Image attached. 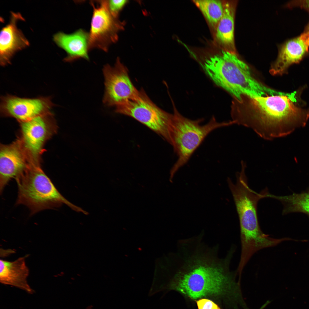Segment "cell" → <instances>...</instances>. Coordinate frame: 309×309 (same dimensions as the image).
Here are the masks:
<instances>
[{
    "instance_id": "14",
    "label": "cell",
    "mask_w": 309,
    "mask_h": 309,
    "mask_svg": "<svg viewBox=\"0 0 309 309\" xmlns=\"http://www.w3.org/2000/svg\"><path fill=\"white\" fill-rule=\"evenodd\" d=\"M309 31L283 44L280 48L275 62L272 64L270 73L273 75L286 73L288 67L299 62L308 52Z\"/></svg>"
},
{
    "instance_id": "5",
    "label": "cell",
    "mask_w": 309,
    "mask_h": 309,
    "mask_svg": "<svg viewBox=\"0 0 309 309\" xmlns=\"http://www.w3.org/2000/svg\"><path fill=\"white\" fill-rule=\"evenodd\" d=\"M15 180L18 188L16 204L27 206L31 215L59 207L64 204L76 211H83L60 194L37 163H30Z\"/></svg>"
},
{
    "instance_id": "24",
    "label": "cell",
    "mask_w": 309,
    "mask_h": 309,
    "mask_svg": "<svg viewBox=\"0 0 309 309\" xmlns=\"http://www.w3.org/2000/svg\"><path fill=\"white\" fill-rule=\"evenodd\" d=\"M309 31V23L307 27V28H306V31Z\"/></svg>"
},
{
    "instance_id": "1",
    "label": "cell",
    "mask_w": 309,
    "mask_h": 309,
    "mask_svg": "<svg viewBox=\"0 0 309 309\" xmlns=\"http://www.w3.org/2000/svg\"><path fill=\"white\" fill-rule=\"evenodd\" d=\"M201 237L178 244L177 262L173 285L177 291L193 299L217 295L237 288L236 270L230 264L236 250L231 247L224 258H220L217 245L210 247Z\"/></svg>"
},
{
    "instance_id": "21",
    "label": "cell",
    "mask_w": 309,
    "mask_h": 309,
    "mask_svg": "<svg viewBox=\"0 0 309 309\" xmlns=\"http://www.w3.org/2000/svg\"><path fill=\"white\" fill-rule=\"evenodd\" d=\"M198 309H221L212 301L207 299H202L197 301Z\"/></svg>"
},
{
    "instance_id": "17",
    "label": "cell",
    "mask_w": 309,
    "mask_h": 309,
    "mask_svg": "<svg viewBox=\"0 0 309 309\" xmlns=\"http://www.w3.org/2000/svg\"><path fill=\"white\" fill-rule=\"evenodd\" d=\"M223 3L224 13L215 28V38L223 50L237 54L234 28L237 1H225Z\"/></svg>"
},
{
    "instance_id": "22",
    "label": "cell",
    "mask_w": 309,
    "mask_h": 309,
    "mask_svg": "<svg viewBox=\"0 0 309 309\" xmlns=\"http://www.w3.org/2000/svg\"><path fill=\"white\" fill-rule=\"evenodd\" d=\"M292 2V6L297 5L309 10V0L299 1Z\"/></svg>"
},
{
    "instance_id": "9",
    "label": "cell",
    "mask_w": 309,
    "mask_h": 309,
    "mask_svg": "<svg viewBox=\"0 0 309 309\" xmlns=\"http://www.w3.org/2000/svg\"><path fill=\"white\" fill-rule=\"evenodd\" d=\"M105 93L103 102L108 106L121 104L139 94L128 75V70L118 58L114 66L107 64L103 67Z\"/></svg>"
},
{
    "instance_id": "23",
    "label": "cell",
    "mask_w": 309,
    "mask_h": 309,
    "mask_svg": "<svg viewBox=\"0 0 309 309\" xmlns=\"http://www.w3.org/2000/svg\"><path fill=\"white\" fill-rule=\"evenodd\" d=\"M269 303V302L267 301L264 305H263L259 309H264Z\"/></svg>"
},
{
    "instance_id": "12",
    "label": "cell",
    "mask_w": 309,
    "mask_h": 309,
    "mask_svg": "<svg viewBox=\"0 0 309 309\" xmlns=\"http://www.w3.org/2000/svg\"><path fill=\"white\" fill-rule=\"evenodd\" d=\"M29 158L21 140L2 145L0 150V191L12 179L20 176L30 163Z\"/></svg>"
},
{
    "instance_id": "16",
    "label": "cell",
    "mask_w": 309,
    "mask_h": 309,
    "mask_svg": "<svg viewBox=\"0 0 309 309\" xmlns=\"http://www.w3.org/2000/svg\"><path fill=\"white\" fill-rule=\"evenodd\" d=\"M25 257H20L13 261L1 260L0 282L32 294L33 291L27 281L29 270L26 264Z\"/></svg>"
},
{
    "instance_id": "6",
    "label": "cell",
    "mask_w": 309,
    "mask_h": 309,
    "mask_svg": "<svg viewBox=\"0 0 309 309\" xmlns=\"http://www.w3.org/2000/svg\"><path fill=\"white\" fill-rule=\"evenodd\" d=\"M202 119L193 120L181 114L175 108L169 129L168 142L173 148L178 159L171 171L172 178L176 172L188 161L206 136L215 129L231 125V121L219 122L213 117L201 125Z\"/></svg>"
},
{
    "instance_id": "18",
    "label": "cell",
    "mask_w": 309,
    "mask_h": 309,
    "mask_svg": "<svg viewBox=\"0 0 309 309\" xmlns=\"http://www.w3.org/2000/svg\"><path fill=\"white\" fill-rule=\"evenodd\" d=\"M265 198L275 199L281 201L284 206L283 214L294 212H302L309 217V191L300 194L294 193L288 196H278L266 192Z\"/></svg>"
},
{
    "instance_id": "3",
    "label": "cell",
    "mask_w": 309,
    "mask_h": 309,
    "mask_svg": "<svg viewBox=\"0 0 309 309\" xmlns=\"http://www.w3.org/2000/svg\"><path fill=\"white\" fill-rule=\"evenodd\" d=\"M202 66L217 85L240 101L243 96L250 97L277 95L278 91L259 82L252 76L249 68L237 54L222 50L204 60Z\"/></svg>"
},
{
    "instance_id": "20",
    "label": "cell",
    "mask_w": 309,
    "mask_h": 309,
    "mask_svg": "<svg viewBox=\"0 0 309 309\" xmlns=\"http://www.w3.org/2000/svg\"><path fill=\"white\" fill-rule=\"evenodd\" d=\"M108 9L112 15L118 18L120 12L123 9L128 1L126 0H107Z\"/></svg>"
},
{
    "instance_id": "4",
    "label": "cell",
    "mask_w": 309,
    "mask_h": 309,
    "mask_svg": "<svg viewBox=\"0 0 309 309\" xmlns=\"http://www.w3.org/2000/svg\"><path fill=\"white\" fill-rule=\"evenodd\" d=\"M246 167L241 166L237 174V180L233 183L228 178L227 182L233 196L240 223L241 254L251 257L262 249L272 247L274 238L264 233L259 225L257 213V205L263 198L262 192L258 193L249 187L245 174Z\"/></svg>"
},
{
    "instance_id": "15",
    "label": "cell",
    "mask_w": 309,
    "mask_h": 309,
    "mask_svg": "<svg viewBox=\"0 0 309 309\" xmlns=\"http://www.w3.org/2000/svg\"><path fill=\"white\" fill-rule=\"evenodd\" d=\"M53 40L67 53L65 62H71L80 58L89 60V33L80 29L71 34L59 32L53 36Z\"/></svg>"
},
{
    "instance_id": "13",
    "label": "cell",
    "mask_w": 309,
    "mask_h": 309,
    "mask_svg": "<svg viewBox=\"0 0 309 309\" xmlns=\"http://www.w3.org/2000/svg\"><path fill=\"white\" fill-rule=\"evenodd\" d=\"M24 20L19 13L11 12L9 22L1 31L0 63L2 66L9 64L16 52L29 45L28 40L17 27L19 21Z\"/></svg>"
},
{
    "instance_id": "11",
    "label": "cell",
    "mask_w": 309,
    "mask_h": 309,
    "mask_svg": "<svg viewBox=\"0 0 309 309\" xmlns=\"http://www.w3.org/2000/svg\"><path fill=\"white\" fill-rule=\"evenodd\" d=\"M50 112L21 122L23 146L30 160L37 163L45 141L50 133L52 120Z\"/></svg>"
},
{
    "instance_id": "19",
    "label": "cell",
    "mask_w": 309,
    "mask_h": 309,
    "mask_svg": "<svg viewBox=\"0 0 309 309\" xmlns=\"http://www.w3.org/2000/svg\"><path fill=\"white\" fill-rule=\"evenodd\" d=\"M193 2L209 23L216 28L224 13L223 1L218 0H196Z\"/></svg>"
},
{
    "instance_id": "8",
    "label": "cell",
    "mask_w": 309,
    "mask_h": 309,
    "mask_svg": "<svg viewBox=\"0 0 309 309\" xmlns=\"http://www.w3.org/2000/svg\"><path fill=\"white\" fill-rule=\"evenodd\" d=\"M96 5L90 2L93 12L89 33V50L97 48L107 52L110 45L118 39L123 23L109 11L107 0L97 1Z\"/></svg>"
},
{
    "instance_id": "7",
    "label": "cell",
    "mask_w": 309,
    "mask_h": 309,
    "mask_svg": "<svg viewBox=\"0 0 309 309\" xmlns=\"http://www.w3.org/2000/svg\"><path fill=\"white\" fill-rule=\"evenodd\" d=\"M115 112L135 119L168 142L173 114L156 105L143 89L135 98L116 106Z\"/></svg>"
},
{
    "instance_id": "2",
    "label": "cell",
    "mask_w": 309,
    "mask_h": 309,
    "mask_svg": "<svg viewBox=\"0 0 309 309\" xmlns=\"http://www.w3.org/2000/svg\"><path fill=\"white\" fill-rule=\"evenodd\" d=\"M299 90L291 93L281 92L267 96L250 97L245 107L234 110L235 123L251 128L267 140L288 135L306 125L309 108L300 98Z\"/></svg>"
},
{
    "instance_id": "10",
    "label": "cell",
    "mask_w": 309,
    "mask_h": 309,
    "mask_svg": "<svg viewBox=\"0 0 309 309\" xmlns=\"http://www.w3.org/2000/svg\"><path fill=\"white\" fill-rule=\"evenodd\" d=\"M54 106L50 97L29 98L7 95L1 98L0 108L3 115L21 122L50 112Z\"/></svg>"
}]
</instances>
